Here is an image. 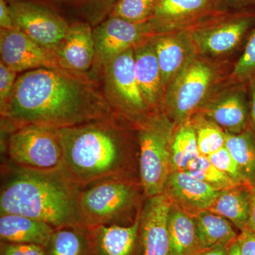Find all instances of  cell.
Segmentation results:
<instances>
[{
    "label": "cell",
    "instance_id": "8d00e7d4",
    "mask_svg": "<svg viewBox=\"0 0 255 255\" xmlns=\"http://www.w3.org/2000/svg\"><path fill=\"white\" fill-rule=\"evenodd\" d=\"M236 241L242 255H255V233L248 230L242 231Z\"/></svg>",
    "mask_w": 255,
    "mask_h": 255
},
{
    "label": "cell",
    "instance_id": "9c48e42d",
    "mask_svg": "<svg viewBox=\"0 0 255 255\" xmlns=\"http://www.w3.org/2000/svg\"><path fill=\"white\" fill-rule=\"evenodd\" d=\"M6 154L17 167L53 170L60 169L63 153L56 129L26 126L8 133Z\"/></svg>",
    "mask_w": 255,
    "mask_h": 255
},
{
    "label": "cell",
    "instance_id": "6da1fadb",
    "mask_svg": "<svg viewBox=\"0 0 255 255\" xmlns=\"http://www.w3.org/2000/svg\"><path fill=\"white\" fill-rule=\"evenodd\" d=\"M0 113L7 133L26 126L59 129L120 117L91 74L50 68L20 74Z\"/></svg>",
    "mask_w": 255,
    "mask_h": 255
},
{
    "label": "cell",
    "instance_id": "8fae6325",
    "mask_svg": "<svg viewBox=\"0 0 255 255\" xmlns=\"http://www.w3.org/2000/svg\"><path fill=\"white\" fill-rule=\"evenodd\" d=\"M155 35V29L149 20L132 23L109 16L93 28L96 55L91 73L95 70L97 73L117 55Z\"/></svg>",
    "mask_w": 255,
    "mask_h": 255
},
{
    "label": "cell",
    "instance_id": "e0dca14e",
    "mask_svg": "<svg viewBox=\"0 0 255 255\" xmlns=\"http://www.w3.org/2000/svg\"><path fill=\"white\" fill-rule=\"evenodd\" d=\"M170 199L164 194L147 198L140 216L142 255H169Z\"/></svg>",
    "mask_w": 255,
    "mask_h": 255
},
{
    "label": "cell",
    "instance_id": "d6986e66",
    "mask_svg": "<svg viewBox=\"0 0 255 255\" xmlns=\"http://www.w3.org/2000/svg\"><path fill=\"white\" fill-rule=\"evenodd\" d=\"M140 216V213L130 226L88 228L91 243L90 255H142Z\"/></svg>",
    "mask_w": 255,
    "mask_h": 255
},
{
    "label": "cell",
    "instance_id": "ffe728a7",
    "mask_svg": "<svg viewBox=\"0 0 255 255\" xmlns=\"http://www.w3.org/2000/svg\"><path fill=\"white\" fill-rule=\"evenodd\" d=\"M133 53L135 76L142 97L152 112L162 110L164 90L151 37L134 46Z\"/></svg>",
    "mask_w": 255,
    "mask_h": 255
},
{
    "label": "cell",
    "instance_id": "d4e9b609",
    "mask_svg": "<svg viewBox=\"0 0 255 255\" xmlns=\"http://www.w3.org/2000/svg\"><path fill=\"white\" fill-rule=\"evenodd\" d=\"M90 246L88 228L65 226L55 230L46 247V255H90Z\"/></svg>",
    "mask_w": 255,
    "mask_h": 255
},
{
    "label": "cell",
    "instance_id": "9a60e30c",
    "mask_svg": "<svg viewBox=\"0 0 255 255\" xmlns=\"http://www.w3.org/2000/svg\"><path fill=\"white\" fill-rule=\"evenodd\" d=\"M216 0H159L149 19L156 34L188 29L216 12Z\"/></svg>",
    "mask_w": 255,
    "mask_h": 255
},
{
    "label": "cell",
    "instance_id": "ab89813d",
    "mask_svg": "<svg viewBox=\"0 0 255 255\" xmlns=\"http://www.w3.org/2000/svg\"><path fill=\"white\" fill-rule=\"evenodd\" d=\"M245 230L255 233V188H252L250 217L247 228Z\"/></svg>",
    "mask_w": 255,
    "mask_h": 255
},
{
    "label": "cell",
    "instance_id": "30bf717a",
    "mask_svg": "<svg viewBox=\"0 0 255 255\" xmlns=\"http://www.w3.org/2000/svg\"><path fill=\"white\" fill-rule=\"evenodd\" d=\"M198 113L215 122L228 133L238 134L249 127L250 100L244 82L229 77L216 87Z\"/></svg>",
    "mask_w": 255,
    "mask_h": 255
},
{
    "label": "cell",
    "instance_id": "ba28073f",
    "mask_svg": "<svg viewBox=\"0 0 255 255\" xmlns=\"http://www.w3.org/2000/svg\"><path fill=\"white\" fill-rule=\"evenodd\" d=\"M100 71L102 91L119 116L135 127L154 112L146 104L137 83L133 48L117 55Z\"/></svg>",
    "mask_w": 255,
    "mask_h": 255
},
{
    "label": "cell",
    "instance_id": "603a6c76",
    "mask_svg": "<svg viewBox=\"0 0 255 255\" xmlns=\"http://www.w3.org/2000/svg\"><path fill=\"white\" fill-rule=\"evenodd\" d=\"M252 187L241 184L220 191L208 211L222 216L241 231L247 228L250 217Z\"/></svg>",
    "mask_w": 255,
    "mask_h": 255
},
{
    "label": "cell",
    "instance_id": "1f68e13d",
    "mask_svg": "<svg viewBox=\"0 0 255 255\" xmlns=\"http://www.w3.org/2000/svg\"><path fill=\"white\" fill-rule=\"evenodd\" d=\"M255 75V27L253 28L244 49L235 62L228 77L234 81H249Z\"/></svg>",
    "mask_w": 255,
    "mask_h": 255
},
{
    "label": "cell",
    "instance_id": "cb8c5ba5",
    "mask_svg": "<svg viewBox=\"0 0 255 255\" xmlns=\"http://www.w3.org/2000/svg\"><path fill=\"white\" fill-rule=\"evenodd\" d=\"M201 250L219 246H230L237 239L233 224L227 219L209 211L194 217Z\"/></svg>",
    "mask_w": 255,
    "mask_h": 255
},
{
    "label": "cell",
    "instance_id": "7c38bea8",
    "mask_svg": "<svg viewBox=\"0 0 255 255\" xmlns=\"http://www.w3.org/2000/svg\"><path fill=\"white\" fill-rule=\"evenodd\" d=\"M9 7L14 28L53 51L68 31L70 24L65 18L45 5L15 0Z\"/></svg>",
    "mask_w": 255,
    "mask_h": 255
},
{
    "label": "cell",
    "instance_id": "f35d334b",
    "mask_svg": "<svg viewBox=\"0 0 255 255\" xmlns=\"http://www.w3.org/2000/svg\"><path fill=\"white\" fill-rule=\"evenodd\" d=\"M0 27L4 29L14 28L9 5L5 0H0Z\"/></svg>",
    "mask_w": 255,
    "mask_h": 255
},
{
    "label": "cell",
    "instance_id": "7a4b0ae2",
    "mask_svg": "<svg viewBox=\"0 0 255 255\" xmlns=\"http://www.w3.org/2000/svg\"><path fill=\"white\" fill-rule=\"evenodd\" d=\"M121 117L56 129L63 153L62 170L80 187L110 179H133L138 169V142Z\"/></svg>",
    "mask_w": 255,
    "mask_h": 255
},
{
    "label": "cell",
    "instance_id": "83f0119b",
    "mask_svg": "<svg viewBox=\"0 0 255 255\" xmlns=\"http://www.w3.org/2000/svg\"><path fill=\"white\" fill-rule=\"evenodd\" d=\"M199 155L196 132L191 120L176 126L170 145L171 172L185 170Z\"/></svg>",
    "mask_w": 255,
    "mask_h": 255
},
{
    "label": "cell",
    "instance_id": "52a82bcc",
    "mask_svg": "<svg viewBox=\"0 0 255 255\" xmlns=\"http://www.w3.org/2000/svg\"><path fill=\"white\" fill-rule=\"evenodd\" d=\"M255 27V11L216 12L188 28L198 55L215 63H225L242 50Z\"/></svg>",
    "mask_w": 255,
    "mask_h": 255
},
{
    "label": "cell",
    "instance_id": "5bb4252c",
    "mask_svg": "<svg viewBox=\"0 0 255 255\" xmlns=\"http://www.w3.org/2000/svg\"><path fill=\"white\" fill-rule=\"evenodd\" d=\"M160 68L164 92L198 55L189 29L159 33L151 37Z\"/></svg>",
    "mask_w": 255,
    "mask_h": 255
},
{
    "label": "cell",
    "instance_id": "277c9868",
    "mask_svg": "<svg viewBox=\"0 0 255 255\" xmlns=\"http://www.w3.org/2000/svg\"><path fill=\"white\" fill-rule=\"evenodd\" d=\"M140 182L110 178L81 188L78 197L79 220L87 228L128 226L140 214Z\"/></svg>",
    "mask_w": 255,
    "mask_h": 255
},
{
    "label": "cell",
    "instance_id": "484cf974",
    "mask_svg": "<svg viewBox=\"0 0 255 255\" xmlns=\"http://www.w3.org/2000/svg\"><path fill=\"white\" fill-rule=\"evenodd\" d=\"M226 147L233 156L245 181L255 188V134L249 128L240 133L226 132Z\"/></svg>",
    "mask_w": 255,
    "mask_h": 255
},
{
    "label": "cell",
    "instance_id": "f546056e",
    "mask_svg": "<svg viewBox=\"0 0 255 255\" xmlns=\"http://www.w3.org/2000/svg\"><path fill=\"white\" fill-rule=\"evenodd\" d=\"M184 171L218 191L241 185L235 182L231 178L219 170L206 156H198L191 161Z\"/></svg>",
    "mask_w": 255,
    "mask_h": 255
},
{
    "label": "cell",
    "instance_id": "8992f818",
    "mask_svg": "<svg viewBox=\"0 0 255 255\" xmlns=\"http://www.w3.org/2000/svg\"><path fill=\"white\" fill-rule=\"evenodd\" d=\"M176 125L162 110L136 127L138 178L145 199L164 194L170 168V145Z\"/></svg>",
    "mask_w": 255,
    "mask_h": 255
},
{
    "label": "cell",
    "instance_id": "d6a6232c",
    "mask_svg": "<svg viewBox=\"0 0 255 255\" xmlns=\"http://www.w3.org/2000/svg\"><path fill=\"white\" fill-rule=\"evenodd\" d=\"M208 157L214 166L231 178L235 182L238 184L248 185L242 175L237 162L226 148V146L217 152L211 154Z\"/></svg>",
    "mask_w": 255,
    "mask_h": 255
},
{
    "label": "cell",
    "instance_id": "4dcf8cb0",
    "mask_svg": "<svg viewBox=\"0 0 255 255\" xmlns=\"http://www.w3.org/2000/svg\"><path fill=\"white\" fill-rule=\"evenodd\" d=\"M159 0H119L110 16L132 23L148 21Z\"/></svg>",
    "mask_w": 255,
    "mask_h": 255
},
{
    "label": "cell",
    "instance_id": "d590c367",
    "mask_svg": "<svg viewBox=\"0 0 255 255\" xmlns=\"http://www.w3.org/2000/svg\"><path fill=\"white\" fill-rule=\"evenodd\" d=\"M255 11V0H216V11L221 13Z\"/></svg>",
    "mask_w": 255,
    "mask_h": 255
},
{
    "label": "cell",
    "instance_id": "ac0fdd59",
    "mask_svg": "<svg viewBox=\"0 0 255 255\" xmlns=\"http://www.w3.org/2000/svg\"><path fill=\"white\" fill-rule=\"evenodd\" d=\"M220 191L186 171H174L169 174L164 194L172 204L196 217L211 208Z\"/></svg>",
    "mask_w": 255,
    "mask_h": 255
},
{
    "label": "cell",
    "instance_id": "2e32d148",
    "mask_svg": "<svg viewBox=\"0 0 255 255\" xmlns=\"http://www.w3.org/2000/svg\"><path fill=\"white\" fill-rule=\"evenodd\" d=\"M55 53L60 68L73 73L90 74L96 55L92 25L83 21L70 24Z\"/></svg>",
    "mask_w": 255,
    "mask_h": 255
},
{
    "label": "cell",
    "instance_id": "7402d4cb",
    "mask_svg": "<svg viewBox=\"0 0 255 255\" xmlns=\"http://www.w3.org/2000/svg\"><path fill=\"white\" fill-rule=\"evenodd\" d=\"M169 255H197L202 251L195 219L171 204L168 217Z\"/></svg>",
    "mask_w": 255,
    "mask_h": 255
},
{
    "label": "cell",
    "instance_id": "60d3db41",
    "mask_svg": "<svg viewBox=\"0 0 255 255\" xmlns=\"http://www.w3.org/2000/svg\"><path fill=\"white\" fill-rule=\"evenodd\" d=\"M230 246L214 247V248L201 251L197 255H228Z\"/></svg>",
    "mask_w": 255,
    "mask_h": 255
},
{
    "label": "cell",
    "instance_id": "e575fe53",
    "mask_svg": "<svg viewBox=\"0 0 255 255\" xmlns=\"http://www.w3.org/2000/svg\"><path fill=\"white\" fill-rule=\"evenodd\" d=\"M18 74L0 62V108L4 107L7 102L18 78Z\"/></svg>",
    "mask_w": 255,
    "mask_h": 255
},
{
    "label": "cell",
    "instance_id": "5b68a950",
    "mask_svg": "<svg viewBox=\"0 0 255 255\" xmlns=\"http://www.w3.org/2000/svg\"><path fill=\"white\" fill-rule=\"evenodd\" d=\"M225 65L198 55L169 84L164 92L162 110L176 126L190 120L227 78L229 73Z\"/></svg>",
    "mask_w": 255,
    "mask_h": 255
},
{
    "label": "cell",
    "instance_id": "74e56055",
    "mask_svg": "<svg viewBox=\"0 0 255 255\" xmlns=\"http://www.w3.org/2000/svg\"><path fill=\"white\" fill-rule=\"evenodd\" d=\"M250 100L249 128L255 134V75L246 82Z\"/></svg>",
    "mask_w": 255,
    "mask_h": 255
},
{
    "label": "cell",
    "instance_id": "44dd1931",
    "mask_svg": "<svg viewBox=\"0 0 255 255\" xmlns=\"http://www.w3.org/2000/svg\"><path fill=\"white\" fill-rule=\"evenodd\" d=\"M55 228L48 223L16 214H1L0 240L3 243L47 246Z\"/></svg>",
    "mask_w": 255,
    "mask_h": 255
},
{
    "label": "cell",
    "instance_id": "4316f807",
    "mask_svg": "<svg viewBox=\"0 0 255 255\" xmlns=\"http://www.w3.org/2000/svg\"><path fill=\"white\" fill-rule=\"evenodd\" d=\"M119 0H33V2L46 3L51 7L73 12L95 28L110 16Z\"/></svg>",
    "mask_w": 255,
    "mask_h": 255
},
{
    "label": "cell",
    "instance_id": "836d02e7",
    "mask_svg": "<svg viewBox=\"0 0 255 255\" xmlns=\"http://www.w3.org/2000/svg\"><path fill=\"white\" fill-rule=\"evenodd\" d=\"M0 255H46V251L38 245L1 242Z\"/></svg>",
    "mask_w": 255,
    "mask_h": 255
},
{
    "label": "cell",
    "instance_id": "4fadbf2b",
    "mask_svg": "<svg viewBox=\"0 0 255 255\" xmlns=\"http://www.w3.org/2000/svg\"><path fill=\"white\" fill-rule=\"evenodd\" d=\"M0 62L17 73L40 68L63 69L55 51L15 28H0Z\"/></svg>",
    "mask_w": 255,
    "mask_h": 255
},
{
    "label": "cell",
    "instance_id": "f1b7e54d",
    "mask_svg": "<svg viewBox=\"0 0 255 255\" xmlns=\"http://www.w3.org/2000/svg\"><path fill=\"white\" fill-rule=\"evenodd\" d=\"M190 120L200 155L209 157L226 146V132L215 122L200 113H196Z\"/></svg>",
    "mask_w": 255,
    "mask_h": 255
},
{
    "label": "cell",
    "instance_id": "3957f363",
    "mask_svg": "<svg viewBox=\"0 0 255 255\" xmlns=\"http://www.w3.org/2000/svg\"><path fill=\"white\" fill-rule=\"evenodd\" d=\"M0 194L1 214L27 216L57 229L82 226L78 197L81 187L62 169L38 170L14 166Z\"/></svg>",
    "mask_w": 255,
    "mask_h": 255
},
{
    "label": "cell",
    "instance_id": "b9f144b4",
    "mask_svg": "<svg viewBox=\"0 0 255 255\" xmlns=\"http://www.w3.org/2000/svg\"><path fill=\"white\" fill-rule=\"evenodd\" d=\"M228 255H242L237 241L233 242L232 244L230 246Z\"/></svg>",
    "mask_w": 255,
    "mask_h": 255
}]
</instances>
